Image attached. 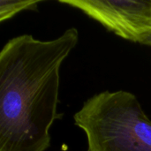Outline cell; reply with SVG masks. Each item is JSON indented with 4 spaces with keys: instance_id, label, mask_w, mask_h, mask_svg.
Here are the masks:
<instances>
[{
    "instance_id": "cell-3",
    "label": "cell",
    "mask_w": 151,
    "mask_h": 151,
    "mask_svg": "<svg viewBox=\"0 0 151 151\" xmlns=\"http://www.w3.org/2000/svg\"><path fill=\"white\" fill-rule=\"evenodd\" d=\"M116 35L142 43L151 35V0H60Z\"/></svg>"
},
{
    "instance_id": "cell-5",
    "label": "cell",
    "mask_w": 151,
    "mask_h": 151,
    "mask_svg": "<svg viewBox=\"0 0 151 151\" xmlns=\"http://www.w3.org/2000/svg\"><path fill=\"white\" fill-rule=\"evenodd\" d=\"M142 44H144V45H147V46L151 47V35H149V36L142 42Z\"/></svg>"
},
{
    "instance_id": "cell-4",
    "label": "cell",
    "mask_w": 151,
    "mask_h": 151,
    "mask_svg": "<svg viewBox=\"0 0 151 151\" xmlns=\"http://www.w3.org/2000/svg\"><path fill=\"white\" fill-rule=\"evenodd\" d=\"M38 0H1L0 1V22H4L17 13L23 11L37 10Z\"/></svg>"
},
{
    "instance_id": "cell-2",
    "label": "cell",
    "mask_w": 151,
    "mask_h": 151,
    "mask_svg": "<svg viewBox=\"0 0 151 151\" xmlns=\"http://www.w3.org/2000/svg\"><path fill=\"white\" fill-rule=\"evenodd\" d=\"M88 151H151V120L127 91L96 94L73 116Z\"/></svg>"
},
{
    "instance_id": "cell-1",
    "label": "cell",
    "mask_w": 151,
    "mask_h": 151,
    "mask_svg": "<svg viewBox=\"0 0 151 151\" xmlns=\"http://www.w3.org/2000/svg\"><path fill=\"white\" fill-rule=\"evenodd\" d=\"M79 32L41 41L31 35L9 40L0 52V151H46L58 112L60 67Z\"/></svg>"
}]
</instances>
